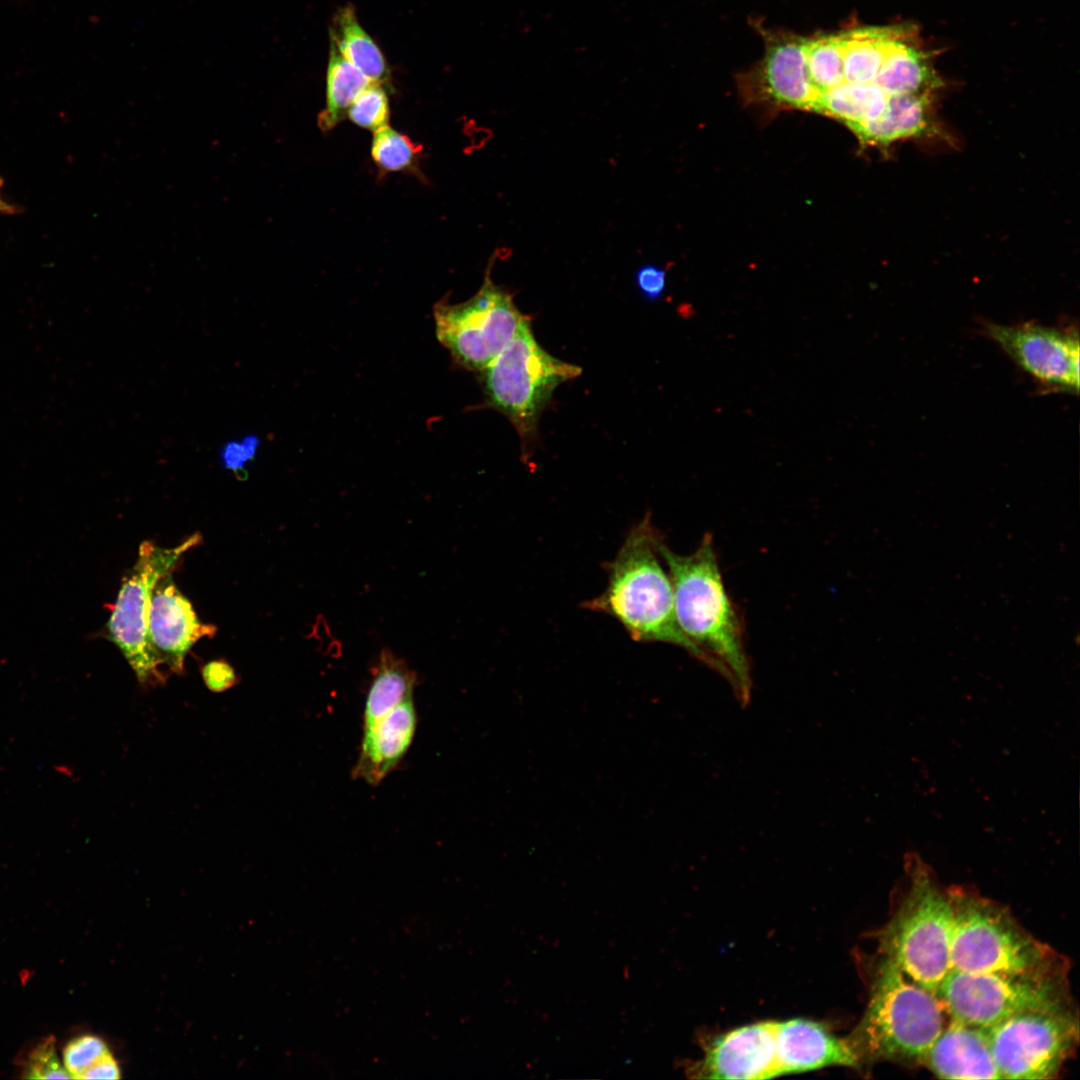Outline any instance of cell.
I'll list each match as a JSON object with an SVG mask.
<instances>
[{
    "mask_svg": "<svg viewBox=\"0 0 1080 1080\" xmlns=\"http://www.w3.org/2000/svg\"><path fill=\"white\" fill-rule=\"evenodd\" d=\"M764 35L765 54L743 82L776 105L810 110L818 95L808 75L806 38L786 32Z\"/></svg>",
    "mask_w": 1080,
    "mask_h": 1080,
    "instance_id": "4fadbf2b",
    "label": "cell"
},
{
    "mask_svg": "<svg viewBox=\"0 0 1080 1080\" xmlns=\"http://www.w3.org/2000/svg\"><path fill=\"white\" fill-rule=\"evenodd\" d=\"M420 147L407 135L388 125L375 131L371 157L384 172H408L416 169Z\"/></svg>",
    "mask_w": 1080,
    "mask_h": 1080,
    "instance_id": "d4e9b609",
    "label": "cell"
},
{
    "mask_svg": "<svg viewBox=\"0 0 1080 1080\" xmlns=\"http://www.w3.org/2000/svg\"><path fill=\"white\" fill-rule=\"evenodd\" d=\"M985 1029L1002 1079H1055L1079 1041L1076 1007L1029 1011Z\"/></svg>",
    "mask_w": 1080,
    "mask_h": 1080,
    "instance_id": "9c48e42d",
    "label": "cell"
},
{
    "mask_svg": "<svg viewBox=\"0 0 1080 1080\" xmlns=\"http://www.w3.org/2000/svg\"><path fill=\"white\" fill-rule=\"evenodd\" d=\"M1068 971L950 970L937 988L936 996L950 1019L989 1027L1029 1011L1075 1007Z\"/></svg>",
    "mask_w": 1080,
    "mask_h": 1080,
    "instance_id": "8992f818",
    "label": "cell"
},
{
    "mask_svg": "<svg viewBox=\"0 0 1080 1080\" xmlns=\"http://www.w3.org/2000/svg\"><path fill=\"white\" fill-rule=\"evenodd\" d=\"M887 98L874 83L842 82L821 94L810 111L831 116L850 126L877 118L883 112Z\"/></svg>",
    "mask_w": 1080,
    "mask_h": 1080,
    "instance_id": "7402d4cb",
    "label": "cell"
},
{
    "mask_svg": "<svg viewBox=\"0 0 1080 1080\" xmlns=\"http://www.w3.org/2000/svg\"><path fill=\"white\" fill-rule=\"evenodd\" d=\"M775 1043L778 1075L827 1066L860 1067L846 1039L836 1037L812 1020L775 1022Z\"/></svg>",
    "mask_w": 1080,
    "mask_h": 1080,
    "instance_id": "9a60e30c",
    "label": "cell"
},
{
    "mask_svg": "<svg viewBox=\"0 0 1080 1080\" xmlns=\"http://www.w3.org/2000/svg\"><path fill=\"white\" fill-rule=\"evenodd\" d=\"M904 872L894 910L875 934L877 954L936 994L950 971L953 911L948 888L916 853L905 855Z\"/></svg>",
    "mask_w": 1080,
    "mask_h": 1080,
    "instance_id": "277c9868",
    "label": "cell"
},
{
    "mask_svg": "<svg viewBox=\"0 0 1080 1080\" xmlns=\"http://www.w3.org/2000/svg\"><path fill=\"white\" fill-rule=\"evenodd\" d=\"M120 1069L117 1061L108 1052L86 1069L79 1079H118Z\"/></svg>",
    "mask_w": 1080,
    "mask_h": 1080,
    "instance_id": "1f68e13d",
    "label": "cell"
},
{
    "mask_svg": "<svg viewBox=\"0 0 1080 1080\" xmlns=\"http://www.w3.org/2000/svg\"><path fill=\"white\" fill-rule=\"evenodd\" d=\"M414 670L388 649L378 657L363 711V730L373 726L405 700L413 697Z\"/></svg>",
    "mask_w": 1080,
    "mask_h": 1080,
    "instance_id": "ffe728a7",
    "label": "cell"
},
{
    "mask_svg": "<svg viewBox=\"0 0 1080 1080\" xmlns=\"http://www.w3.org/2000/svg\"><path fill=\"white\" fill-rule=\"evenodd\" d=\"M657 550L667 566L679 627L705 664L727 678L743 700L748 698L751 676L743 625L725 589L713 537L706 533L689 555L675 553L659 537Z\"/></svg>",
    "mask_w": 1080,
    "mask_h": 1080,
    "instance_id": "6da1fadb",
    "label": "cell"
},
{
    "mask_svg": "<svg viewBox=\"0 0 1080 1080\" xmlns=\"http://www.w3.org/2000/svg\"><path fill=\"white\" fill-rule=\"evenodd\" d=\"M257 448L258 439L252 435L240 441L228 442L221 451L222 463L226 469L240 476L245 465L255 457Z\"/></svg>",
    "mask_w": 1080,
    "mask_h": 1080,
    "instance_id": "f1b7e54d",
    "label": "cell"
},
{
    "mask_svg": "<svg viewBox=\"0 0 1080 1080\" xmlns=\"http://www.w3.org/2000/svg\"><path fill=\"white\" fill-rule=\"evenodd\" d=\"M870 968L866 1009L846 1040L860 1066L922 1065L945 1025L942 1004L886 957L877 954Z\"/></svg>",
    "mask_w": 1080,
    "mask_h": 1080,
    "instance_id": "7a4b0ae2",
    "label": "cell"
},
{
    "mask_svg": "<svg viewBox=\"0 0 1080 1080\" xmlns=\"http://www.w3.org/2000/svg\"><path fill=\"white\" fill-rule=\"evenodd\" d=\"M331 43L340 54L371 82L384 84L390 79V68L379 46L359 24L355 8H339L330 26Z\"/></svg>",
    "mask_w": 1080,
    "mask_h": 1080,
    "instance_id": "44dd1931",
    "label": "cell"
},
{
    "mask_svg": "<svg viewBox=\"0 0 1080 1080\" xmlns=\"http://www.w3.org/2000/svg\"><path fill=\"white\" fill-rule=\"evenodd\" d=\"M659 537L646 515L609 563L604 592L585 605L614 617L633 640L673 644L705 663L677 622L671 580L658 558Z\"/></svg>",
    "mask_w": 1080,
    "mask_h": 1080,
    "instance_id": "3957f363",
    "label": "cell"
},
{
    "mask_svg": "<svg viewBox=\"0 0 1080 1080\" xmlns=\"http://www.w3.org/2000/svg\"><path fill=\"white\" fill-rule=\"evenodd\" d=\"M480 372L487 404L510 420L524 450L534 442L539 418L555 389L579 376L581 368L545 351L526 319L508 345Z\"/></svg>",
    "mask_w": 1080,
    "mask_h": 1080,
    "instance_id": "52a82bcc",
    "label": "cell"
},
{
    "mask_svg": "<svg viewBox=\"0 0 1080 1080\" xmlns=\"http://www.w3.org/2000/svg\"><path fill=\"white\" fill-rule=\"evenodd\" d=\"M873 83L887 96L933 94L943 85L915 26L892 25L885 55Z\"/></svg>",
    "mask_w": 1080,
    "mask_h": 1080,
    "instance_id": "e0dca14e",
    "label": "cell"
},
{
    "mask_svg": "<svg viewBox=\"0 0 1080 1080\" xmlns=\"http://www.w3.org/2000/svg\"><path fill=\"white\" fill-rule=\"evenodd\" d=\"M983 330L1042 387L1078 393L1080 343L1076 330L1031 321L1015 325L984 322Z\"/></svg>",
    "mask_w": 1080,
    "mask_h": 1080,
    "instance_id": "8fae6325",
    "label": "cell"
},
{
    "mask_svg": "<svg viewBox=\"0 0 1080 1080\" xmlns=\"http://www.w3.org/2000/svg\"><path fill=\"white\" fill-rule=\"evenodd\" d=\"M703 1057L688 1068L705 1079H768L778 1076L775 1022L741 1026L712 1038Z\"/></svg>",
    "mask_w": 1080,
    "mask_h": 1080,
    "instance_id": "7c38bea8",
    "label": "cell"
},
{
    "mask_svg": "<svg viewBox=\"0 0 1080 1080\" xmlns=\"http://www.w3.org/2000/svg\"><path fill=\"white\" fill-rule=\"evenodd\" d=\"M27 1079H70L71 1076L61 1065L53 1037L40 1041L29 1053L24 1067Z\"/></svg>",
    "mask_w": 1080,
    "mask_h": 1080,
    "instance_id": "83f0119b",
    "label": "cell"
},
{
    "mask_svg": "<svg viewBox=\"0 0 1080 1080\" xmlns=\"http://www.w3.org/2000/svg\"><path fill=\"white\" fill-rule=\"evenodd\" d=\"M383 85L370 82L353 100L346 117L357 126L373 132L387 126L390 108Z\"/></svg>",
    "mask_w": 1080,
    "mask_h": 1080,
    "instance_id": "484cf974",
    "label": "cell"
},
{
    "mask_svg": "<svg viewBox=\"0 0 1080 1080\" xmlns=\"http://www.w3.org/2000/svg\"><path fill=\"white\" fill-rule=\"evenodd\" d=\"M953 911L950 970L1035 972L1069 969L1068 960L1029 933L1003 904L964 887L948 888Z\"/></svg>",
    "mask_w": 1080,
    "mask_h": 1080,
    "instance_id": "5b68a950",
    "label": "cell"
},
{
    "mask_svg": "<svg viewBox=\"0 0 1080 1080\" xmlns=\"http://www.w3.org/2000/svg\"><path fill=\"white\" fill-rule=\"evenodd\" d=\"M491 265L470 299L458 304L439 302L433 308L438 341L458 365L473 371L488 366L528 319L512 295L492 282Z\"/></svg>",
    "mask_w": 1080,
    "mask_h": 1080,
    "instance_id": "30bf717a",
    "label": "cell"
},
{
    "mask_svg": "<svg viewBox=\"0 0 1080 1080\" xmlns=\"http://www.w3.org/2000/svg\"><path fill=\"white\" fill-rule=\"evenodd\" d=\"M933 94L890 95L883 112L874 120L848 126L861 145L887 147L905 139L928 135L933 128Z\"/></svg>",
    "mask_w": 1080,
    "mask_h": 1080,
    "instance_id": "d6986e66",
    "label": "cell"
},
{
    "mask_svg": "<svg viewBox=\"0 0 1080 1080\" xmlns=\"http://www.w3.org/2000/svg\"><path fill=\"white\" fill-rule=\"evenodd\" d=\"M635 284L646 301L655 302L665 291L666 271L653 264L643 265L635 273Z\"/></svg>",
    "mask_w": 1080,
    "mask_h": 1080,
    "instance_id": "f546056e",
    "label": "cell"
},
{
    "mask_svg": "<svg viewBox=\"0 0 1080 1080\" xmlns=\"http://www.w3.org/2000/svg\"><path fill=\"white\" fill-rule=\"evenodd\" d=\"M807 70L818 97L843 82L839 33L806 38Z\"/></svg>",
    "mask_w": 1080,
    "mask_h": 1080,
    "instance_id": "cb8c5ba5",
    "label": "cell"
},
{
    "mask_svg": "<svg viewBox=\"0 0 1080 1080\" xmlns=\"http://www.w3.org/2000/svg\"><path fill=\"white\" fill-rule=\"evenodd\" d=\"M417 725L413 697L405 700L373 726L363 730L354 778L379 784L400 762L410 747Z\"/></svg>",
    "mask_w": 1080,
    "mask_h": 1080,
    "instance_id": "ac0fdd59",
    "label": "cell"
},
{
    "mask_svg": "<svg viewBox=\"0 0 1080 1080\" xmlns=\"http://www.w3.org/2000/svg\"><path fill=\"white\" fill-rule=\"evenodd\" d=\"M217 627L202 623L171 573L155 585L149 610V637L159 659L173 673L184 671L188 651L201 638H213Z\"/></svg>",
    "mask_w": 1080,
    "mask_h": 1080,
    "instance_id": "5bb4252c",
    "label": "cell"
},
{
    "mask_svg": "<svg viewBox=\"0 0 1080 1080\" xmlns=\"http://www.w3.org/2000/svg\"><path fill=\"white\" fill-rule=\"evenodd\" d=\"M108 1052L106 1043L98 1036H79L69 1041L63 1050L64 1067L71 1078L79 1079L86 1069Z\"/></svg>",
    "mask_w": 1080,
    "mask_h": 1080,
    "instance_id": "4316f807",
    "label": "cell"
},
{
    "mask_svg": "<svg viewBox=\"0 0 1080 1080\" xmlns=\"http://www.w3.org/2000/svg\"><path fill=\"white\" fill-rule=\"evenodd\" d=\"M202 675L207 687L217 692L230 688L237 680L233 668L224 660L207 663Z\"/></svg>",
    "mask_w": 1080,
    "mask_h": 1080,
    "instance_id": "4dcf8cb0",
    "label": "cell"
},
{
    "mask_svg": "<svg viewBox=\"0 0 1080 1080\" xmlns=\"http://www.w3.org/2000/svg\"><path fill=\"white\" fill-rule=\"evenodd\" d=\"M922 1066L941 1079H1002L985 1027L953 1019L927 1050Z\"/></svg>",
    "mask_w": 1080,
    "mask_h": 1080,
    "instance_id": "2e32d148",
    "label": "cell"
},
{
    "mask_svg": "<svg viewBox=\"0 0 1080 1080\" xmlns=\"http://www.w3.org/2000/svg\"><path fill=\"white\" fill-rule=\"evenodd\" d=\"M2 186H3V181L0 178V213L1 214H15L17 212L16 206L6 202L1 196V188H2Z\"/></svg>",
    "mask_w": 1080,
    "mask_h": 1080,
    "instance_id": "d6a6232c",
    "label": "cell"
},
{
    "mask_svg": "<svg viewBox=\"0 0 1080 1080\" xmlns=\"http://www.w3.org/2000/svg\"><path fill=\"white\" fill-rule=\"evenodd\" d=\"M200 541L199 533L169 548L144 541L139 546L136 562L122 579L106 623L105 636L117 646L143 685H159L166 679L160 669L163 663L149 637V610L154 587Z\"/></svg>",
    "mask_w": 1080,
    "mask_h": 1080,
    "instance_id": "ba28073f",
    "label": "cell"
},
{
    "mask_svg": "<svg viewBox=\"0 0 1080 1080\" xmlns=\"http://www.w3.org/2000/svg\"><path fill=\"white\" fill-rule=\"evenodd\" d=\"M371 81L348 62L330 43L326 78V105L320 112L318 123L322 131H329L346 116L356 96Z\"/></svg>",
    "mask_w": 1080,
    "mask_h": 1080,
    "instance_id": "603a6c76",
    "label": "cell"
}]
</instances>
